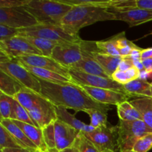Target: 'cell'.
<instances>
[{
    "label": "cell",
    "mask_w": 152,
    "mask_h": 152,
    "mask_svg": "<svg viewBox=\"0 0 152 152\" xmlns=\"http://www.w3.org/2000/svg\"><path fill=\"white\" fill-rule=\"evenodd\" d=\"M38 79V78H37ZM41 86L40 94L55 107L72 109L76 112L88 109H97L105 113L111 109L110 105L94 100L78 85L70 83H53L38 79Z\"/></svg>",
    "instance_id": "1"
},
{
    "label": "cell",
    "mask_w": 152,
    "mask_h": 152,
    "mask_svg": "<svg viewBox=\"0 0 152 152\" xmlns=\"http://www.w3.org/2000/svg\"><path fill=\"white\" fill-rule=\"evenodd\" d=\"M117 132L118 149L120 151H123L133 150L135 143L144 135L152 133V129L142 120H120L117 125Z\"/></svg>",
    "instance_id": "5"
},
{
    "label": "cell",
    "mask_w": 152,
    "mask_h": 152,
    "mask_svg": "<svg viewBox=\"0 0 152 152\" xmlns=\"http://www.w3.org/2000/svg\"><path fill=\"white\" fill-rule=\"evenodd\" d=\"M13 99L19 102L28 113L42 114L53 120H57L56 107L40 94L24 88Z\"/></svg>",
    "instance_id": "6"
},
{
    "label": "cell",
    "mask_w": 152,
    "mask_h": 152,
    "mask_svg": "<svg viewBox=\"0 0 152 152\" xmlns=\"http://www.w3.org/2000/svg\"><path fill=\"white\" fill-rule=\"evenodd\" d=\"M53 124L56 149L58 151H60L65 148L74 146L76 139L80 132L59 120H56Z\"/></svg>",
    "instance_id": "16"
},
{
    "label": "cell",
    "mask_w": 152,
    "mask_h": 152,
    "mask_svg": "<svg viewBox=\"0 0 152 152\" xmlns=\"http://www.w3.org/2000/svg\"><path fill=\"white\" fill-rule=\"evenodd\" d=\"M133 64H134V67L136 68L137 70H139L140 71H143V70H145L144 69L143 64H142V61L141 60V59L133 61Z\"/></svg>",
    "instance_id": "44"
},
{
    "label": "cell",
    "mask_w": 152,
    "mask_h": 152,
    "mask_svg": "<svg viewBox=\"0 0 152 152\" xmlns=\"http://www.w3.org/2000/svg\"><path fill=\"white\" fill-rule=\"evenodd\" d=\"M12 121L18 127L22 129V132L29 138L30 140L38 148L39 150L42 152H45L48 150L45 142L43 132L41 129L35 126H33V125L22 123V122L16 121V120H12Z\"/></svg>",
    "instance_id": "20"
},
{
    "label": "cell",
    "mask_w": 152,
    "mask_h": 152,
    "mask_svg": "<svg viewBox=\"0 0 152 152\" xmlns=\"http://www.w3.org/2000/svg\"><path fill=\"white\" fill-rule=\"evenodd\" d=\"M117 115L122 121H135L142 120L140 114L134 108L130 101H126L117 105Z\"/></svg>",
    "instance_id": "26"
},
{
    "label": "cell",
    "mask_w": 152,
    "mask_h": 152,
    "mask_svg": "<svg viewBox=\"0 0 152 152\" xmlns=\"http://www.w3.org/2000/svg\"><path fill=\"white\" fill-rule=\"evenodd\" d=\"M34 48L39 50L42 56L51 57L52 52L54 48L59 43L50 41L45 39L34 37H22Z\"/></svg>",
    "instance_id": "27"
},
{
    "label": "cell",
    "mask_w": 152,
    "mask_h": 152,
    "mask_svg": "<svg viewBox=\"0 0 152 152\" xmlns=\"http://www.w3.org/2000/svg\"><path fill=\"white\" fill-rule=\"evenodd\" d=\"M34 152H42V151H41L40 150H36V151H34Z\"/></svg>",
    "instance_id": "50"
},
{
    "label": "cell",
    "mask_w": 152,
    "mask_h": 152,
    "mask_svg": "<svg viewBox=\"0 0 152 152\" xmlns=\"http://www.w3.org/2000/svg\"><path fill=\"white\" fill-rule=\"evenodd\" d=\"M133 60H132L129 56H126V57H123V59L120 62L117 70H120L121 71H126L130 68H133Z\"/></svg>",
    "instance_id": "38"
},
{
    "label": "cell",
    "mask_w": 152,
    "mask_h": 152,
    "mask_svg": "<svg viewBox=\"0 0 152 152\" xmlns=\"http://www.w3.org/2000/svg\"><path fill=\"white\" fill-rule=\"evenodd\" d=\"M18 34L19 30L0 24V41L9 39L12 37L18 36Z\"/></svg>",
    "instance_id": "36"
},
{
    "label": "cell",
    "mask_w": 152,
    "mask_h": 152,
    "mask_svg": "<svg viewBox=\"0 0 152 152\" xmlns=\"http://www.w3.org/2000/svg\"><path fill=\"white\" fill-rule=\"evenodd\" d=\"M91 97L94 100L104 105H117L132 98L125 92H120L111 89L99 88L86 86H79Z\"/></svg>",
    "instance_id": "14"
},
{
    "label": "cell",
    "mask_w": 152,
    "mask_h": 152,
    "mask_svg": "<svg viewBox=\"0 0 152 152\" xmlns=\"http://www.w3.org/2000/svg\"><path fill=\"white\" fill-rule=\"evenodd\" d=\"M25 88L15 79L0 71V92L14 98Z\"/></svg>",
    "instance_id": "24"
},
{
    "label": "cell",
    "mask_w": 152,
    "mask_h": 152,
    "mask_svg": "<svg viewBox=\"0 0 152 152\" xmlns=\"http://www.w3.org/2000/svg\"><path fill=\"white\" fill-rule=\"evenodd\" d=\"M102 152H115V151H111V150H105V151H102Z\"/></svg>",
    "instance_id": "48"
},
{
    "label": "cell",
    "mask_w": 152,
    "mask_h": 152,
    "mask_svg": "<svg viewBox=\"0 0 152 152\" xmlns=\"http://www.w3.org/2000/svg\"><path fill=\"white\" fill-rule=\"evenodd\" d=\"M148 35H152V31H151V33H149V34H148V35H146V36H148Z\"/></svg>",
    "instance_id": "51"
},
{
    "label": "cell",
    "mask_w": 152,
    "mask_h": 152,
    "mask_svg": "<svg viewBox=\"0 0 152 152\" xmlns=\"http://www.w3.org/2000/svg\"><path fill=\"white\" fill-rule=\"evenodd\" d=\"M152 148V133L147 134L135 143L133 151L135 152H148Z\"/></svg>",
    "instance_id": "35"
},
{
    "label": "cell",
    "mask_w": 152,
    "mask_h": 152,
    "mask_svg": "<svg viewBox=\"0 0 152 152\" xmlns=\"http://www.w3.org/2000/svg\"><path fill=\"white\" fill-rule=\"evenodd\" d=\"M0 24L17 30L38 25L37 19L24 7L0 8Z\"/></svg>",
    "instance_id": "9"
},
{
    "label": "cell",
    "mask_w": 152,
    "mask_h": 152,
    "mask_svg": "<svg viewBox=\"0 0 152 152\" xmlns=\"http://www.w3.org/2000/svg\"><path fill=\"white\" fill-rule=\"evenodd\" d=\"M4 148H22L10 132L0 124V151Z\"/></svg>",
    "instance_id": "31"
},
{
    "label": "cell",
    "mask_w": 152,
    "mask_h": 152,
    "mask_svg": "<svg viewBox=\"0 0 152 152\" xmlns=\"http://www.w3.org/2000/svg\"><path fill=\"white\" fill-rule=\"evenodd\" d=\"M137 8L152 10V0H136Z\"/></svg>",
    "instance_id": "39"
},
{
    "label": "cell",
    "mask_w": 152,
    "mask_h": 152,
    "mask_svg": "<svg viewBox=\"0 0 152 152\" xmlns=\"http://www.w3.org/2000/svg\"><path fill=\"white\" fill-rule=\"evenodd\" d=\"M144 69L147 71H152V57L142 60Z\"/></svg>",
    "instance_id": "41"
},
{
    "label": "cell",
    "mask_w": 152,
    "mask_h": 152,
    "mask_svg": "<svg viewBox=\"0 0 152 152\" xmlns=\"http://www.w3.org/2000/svg\"><path fill=\"white\" fill-rule=\"evenodd\" d=\"M19 36L21 37H34L45 39L57 43L80 42L79 35L68 32L61 25H43L38 24L34 26L19 30Z\"/></svg>",
    "instance_id": "4"
},
{
    "label": "cell",
    "mask_w": 152,
    "mask_h": 152,
    "mask_svg": "<svg viewBox=\"0 0 152 152\" xmlns=\"http://www.w3.org/2000/svg\"><path fill=\"white\" fill-rule=\"evenodd\" d=\"M85 113L88 114L91 118V123L92 126L97 129L101 127H107V114L97 109L86 110Z\"/></svg>",
    "instance_id": "30"
},
{
    "label": "cell",
    "mask_w": 152,
    "mask_h": 152,
    "mask_svg": "<svg viewBox=\"0 0 152 152\" xmlns=\"http://www.w3.org/2000/svg\"><path fill=\"white\" fill-rule=\"evenodd\" d=\"M81 48L83 59L77 64L73 65L70 69L75 70L79 72L91 75L111 78L95 59V53L98 52L95 42L82 40Z\"/></svg>",
    "instance_id": "7"
},
{
    "label": "cell",
    "mask_w": 152,
    "mask_h": 152,
    "mask_svg": "<svg viewBox=\"0 0 152 152\" xmlns=\"http://www.w3.org/2000/svg\"><path fill=\"white\" fill-rule=\"evenodd\" d=\"M151 97L152 98V83H151Z\"/></svg>",
    "instance_id": "49"
},
{
    "label": "cell",
    "mask_w": 152,
    "mask_h": 152,
    "mask_svg": "<svg viewBox=\"0 0 152 152\" xmlns=\"http://www.w3.org/2000/svg\"><path fill=\"white\" fill-rule=\"evenodd\" d=\"M10 120L22 122V123H28V124L35 126L33 120H31L28 111L19 102H17L14 99H13V108H12Z\"/></svg>",
    "instance_id": "29"
},
{
    "label": "cell",
    "mask_w": 152,
    "mask_h": 152,
    "mask_svg": "<svg viewBox=\"0 0 152 152\" xmlns=\"http://www.w3.org/2000/svg\"><path fill=\"white\" fill-rule=\"evenodd\" d=\"M24 7L39 24L61 25L63 18L73 6L62 0H30Z\"/></svg>",
    "instance_id": "3"
},
{
    "label": "cell",
    "mask_w": 152,
    "mask_h": 152,
    "mask_svg": "<svg viewBox=\"0 0 152 152\" xmlns=\"http://www.w3.org/2000/svg\"><path fill=\"white\" fill-rule=\"evenodd\" d=\"M13 98L0 92V116L1 120H10L13 108Z\"/></svg>",
    "instance_id": "33"
},
{
    "label": "cell",
    "mask_w": 152,
    "mask_h": 152,
    "mask_svg": "<svg viewBox=\"0 0 152 152\" xmlns=\"http://www.w3.org/2000/svg\"><path fill=\"white\" fill-rule=\"evenodd\" d=\"M53 123L48 125L47 126L42 129L43 132L45 142L48 149H56L54 124H53Z\"/></svg>",
    "instance_id": "34"
},
{
    "label": "cell",
    "mask_w": 152,
    "mask_h": 152,
    "mask_svg": "<svg viewBox=\"0 0 152 152\" xmlns=\"http://www.w3.org/2000/svg\"><path fill=\"white\" fill-rule=\"evenodd\" d=\"M95 59L101 65L106 74L111 77L116 71L118 69L119 65L123 59L121 56H114L110 55L102 54L99 52L95 53Z\"/></svg>",
    "instance_id": "25"
},
{
    "label": "cell",
    "mask_w": 152,
    "mask_h": 152,
    "mask_svg": "<svg viewBox=\"0 0 152 152\" xmlns=\"http://www.w3.org/2000/svg\"><path fill=\"white\" fill-rule=\"evenodd\" d=\"M59 152H77V149L75 148V147L72 146V147H70V148H65V149L64 150H62V151Z\"/></svg>",
    "instance_id": "45"
},
{
    "label": "cell",
    "mask_w": 152,
    "mask_h": 152,
    "mask_svg": "<svg viewBox=\"0 0 152 152\" xmlns=\"http://www.w3.org/2000/svg\"><path fill=\"white\" fill-rule=\"evenodd\" d=\"M130 102L139 111L142 121L152 129V98H135L131 99Z\"/></svg>",
    "instance_id": "23"
},
{
    "label": "cell",
    "mask_w": 152,
    "mask_h": 152,
    "mask_svg": "<svg viewBox=\"0 0 152 152\" xmlns=\"http://www.w3.org/2000/svg\"><path fill=\"white\" fill-rule=\"evenodd\" d=\"M125 92L132 97H151V83L137 79L124 85Z\"/></svg>",
    "instance_id": "22"
},
{
    "label": "cell",
    "mask_w": 152,
    "mask_h": 152,
    "mask_svg": "<svg viewBox=\"0 0 152 152\" xmlns=\"http://www.w3.org/2000/svg\"><path fill=\"white\" fill-rule=\"evenodd\" d=\"M45 152H59V151H58L56 149H48Z\"/></svg>",
    "instance_id": "46"
},
{
    "label": "cell",
    "mask_w": 152,
    "mask_h": 152,
    "mask_svg": "<svg viewBox=\"0 0 152 152\" xmlns=\"http://www.w3.org/2000/svg\"><path fill=\"white\" fill-rule=\"evenodd\" d=\"M120 152H135V151H134L133 150H129V151H120Z\"/></svg>",
    "instance_id": "47"
},
{
    "label": "cell",
    "mask_w": 152,
    "mask_h": 152,
    "mask_svg": "<svg viewBox=\"0 0 152 152\" xmlns=\"http://www.w3.org/2000/svg\"><path fill=\"white\" fill-rule=\"evenodd\" d=\"M0 50L5 53L13 60L21 56L42 55L24 37L19 35L9 39L0 41Z\"/></svg>",
    "instance_id": "13"
},
{
    "label": "cell",
    "mask_w": 152,
    "mask_h": 152,
    "mask_svg": "<svg viewBox=\"0 0 152 152\" xmlns=\"http://www.w3.org/2000/svg\"><path fill=\"white\" fill-rule=\"evenodd\" d=\"M152 57V48H148L142 49L140 55L141 60H145V59H149Z\"/></svg>",
    "instance_id": "40"
},
{
    "label": "cell",
    "mask_w": 152,
    "mask_h": 152,
    "mask_svg": "<svg viewBox=\"0 0 152 152\" xmlns=\"http://www.w3.org/2000/svg\"><path fill=\"white\" fill-rule=\"evenodd\" d=\"M112 12L114 14V20L123 21L129 24V27L137 26L152 21V10L134 8L129 10Z\"/></svg>",
    "instance_id": "17"
},
{
    "label": "cell",
    "mask_w": 152,
    "mask_h": 152,
    "mask_svg": "<svg viewBox=\"0 0 152 152\" xmlns=\"http://www.w3.org/2000/svg\"><path fill=\"white\" fill-rule=\"evenodd\" d=\"M1 152H32L26 148H4Z\"/></svg>",
    "instance_id": "42"
},
{
    "label": "cell",
    "mask_w": 152,
    "mask_h": 152,
    "mask_svg": "<svg viewBox=\"0 0 152 152\" xmlns=\"http://www.w3.org/2000/svg\"><path fill=\"white\" fill-rule=\"evenodd\" d=\"M69 75L71 82L78 86H86L89 87L111 89L117 91L125 92L124 86L117 83L111 78L91 75V74L79 72L73 69H69Z\"/></svg>",
    "instance_id": "10"
},
{
    "label": "cell",
    "mask_w": 152,
    "mask_h": 152,
    "mask_svg": "<svg viewBox=\"0 0 152 152\" xmlns=\"http://www.w3.org/2000/svg\"><path fill=\"white\" fill-rule=\"evenodd\" d=\"M83 133V132H82ZM90 140L99 151L111 150L116 152L118 149V132L117 126L114 127L97 128L91 133H83Z\"/></svg>",
    "instance_id": "11"
},
{
    "label": "cell",
    "mask_w": 152,
    "mask_h": 152,
    "mask_svg": "<svg viewBox=\"0 0 152 152\" xmlns=\"http://www.w3.org/2000/svg\"><path fill=\"white\" fill-rule=\"evenodd\" d=\"M22 65L30 73H31L33 75L35 76L37 78L41 79V80H45V81L50 82V83H72L69 78H67V77L57 74V73L53 72V71L37 68V67L30 66V65H25V64H22Z\"/></svg>",
    "instance_id": "21"
},
{
    "label": "cell",
    "mask_w": 152,
    "mask_h": 152,
    "mask_svg": "<svg viewBox=\"0 0 152 152\" xmlns=\"http://www.w3.org/2000/svg\"><path fill=\"white\" fill-rule=\"evenodd\" d=\"M81 42L59 43L53 50L51 57L61 65L70 69L83 59Z\"/></svg>",
    "instance_id": "12"
},
{
    "label": "cell",
    "mask_w": 152,
    "mask_h": 152,
    "mask_svg": "<svg viewBox=\"0 0 152 152\" xmlns=\"http://www.w3.org/2000/svg\"><path fill=\"white\" fill-rule=\"evenodd\" d=\"M56 114L57 117V120L69 125L70 126L74 129H77V131L83 133H91L96 129L94 126L91 124H86L83 122L80 121V120L75 117L74 114H71V113L67 111L66 108L63 107L56 106Z\"/></svg>",
    "instance_id": "18"
},
{
    "label": "cell",
    "mask_w": 152,
    "mask_h": 152,
    "mask_svg": "<svg viewBox=\"0 0 152 152\" xmlns=\"http://www.w3.org/2000/svg\"><path fill=\"white\" fill-rule=\"evenodd\" d=\"M0 124L2 125L10 132L16 142L20 145L21 148H26L32 152L35 151L36 150H39L38 148L30 140L29 138L22 132V129L18 127L11 120H1Z\"/></svg>",
    "instance_id": "19"
},
{
    "label": "cell",
    "mask_w": 152,
    "mask_h": 152,
    "mask_svg": "<svg viewBox=\"0 0 152 152\" xmlns=\"http://www.w3.org/2000/svg\"><path fill=\"white\" fill-rule=\"evenodd\" d=\"M0 71H2L20 83L25 88L40 94L41 86L38 79L30 73L22 63L16 59L0 63Z\"/></svg>",
    "instance_id": "8"
},
{
    "label": "cell",
    "mask_w": 152,
    "mask_h": 152,
    "mask_svg": "<svg viewBox=\"0 0 152 152\" xmlns=\"http://www.w3.org/2000/svg\"><path fill=\"white\" fill-rule=\"evenodd\" d=\"M74 146L78 152H100L93 142L88 139L82 132H80L76 139Z\"/></svg>",
    "instance_id": "32"
},
{
    "label": "cell",
    "mask_w": 152,
    "mask_h": 152,
    "mask_svg": "<svg viewBox=\"0 0 152 152\" xmlns=\"http://www.w3.org/2000/svg\"><path fill=\"white\" fill-rule=\"evenodd\" d=\"M116 39H117V37L114 36V37H111L108 39L95 42L98 52L99 53H102V54L120 56L119 50L117 48Z\"/></svg>",
    "instance_id": "28"
},
{
    "label": "cell",
    "mask_w": 152,
    "mask_h": 152,
    "mask_svg": "<svg viewBox=\"0 0 152 152\" xmlns=\"http://www.w3.org/2000/svg\"><path fill=\"white\" fill-rule=\"evenodd\" d=\"M114 14L109 9L92 6H73L61 22L68 32L78 35L80 29L98 22L114 20Z\"/></svg>",
    "instance_id": "2"
},
{
    "label": "cell",
    "mask_w": 152,
    "mask_h": 152,
    "mask_svg": "<svg viewBox=\"0 0 152 152\" xmlns=\"http://www.w3.org/2000/svg\"><path fill=\"white\" fill-rule=\"evenodd\" d=\"M77 152H78V151H77Z\"/></svg>",
    "instance_id": "52"
},
{
    "label": "cell",
    "mask_w": 152,
    "mask_h": 152,
    "mask_svg": "<svg viewBox=\"0 0 152 152\" xmlns=\"http://www.w3.org/2000/svg\"><path fill=\"white\" fill-rule=\"evenodd\" d=\"M30 0H0V8H13L24 7Z\"/></svg>",
    "instance_id": "37"
},
{
    "label": "cell",
    "mask_w": 152,
    "mask_h": 152,
    "mask_svg": "<svg viewBox=\"0 0 152 152\" xmlns=\"http://www.w3.org/2000/svg\"><path fill=\"white\" fill-rule=\"evenodd\" d=\"M13 59H10L5 53L0 50V63H4V62H8L12 61Z\"/></svg>",
    "instance_id": "43"
},
{
    "label": "cell",
    "mask_w": 152,
    "mask_h": 152,
    "mask_svg": "<svg viewBox=\"0 0 152 152\" xmlns=\"http://www.w3.org/2000/svg\"><path fill=\"white\" fill-rule=\"evenodd\" d=\"M16 59L20 63L25 64V65H30V66L49 70V71L57 73V74H61V75L70 79L69 69L61 65L52 57L45 56L42 55H30V56H21Z\"/></svg>",
    "instance_id": "15"
}]
</instances>
